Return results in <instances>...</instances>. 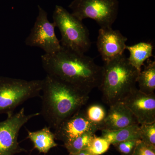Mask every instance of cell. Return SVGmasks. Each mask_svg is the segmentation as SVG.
Instances as JSON below:
<instances>
[{
    "label": "cell",
    "instance_id": "obj_6",
    "mask_svg": "<svg viewBox=\"0 0 155 155\" xmlns=\"http://www.w3.org/2000/svg\"><path fill=\"white\" fill-rule=\"evenodd\" d=\"M78 19H91L101 28L112 27L118 16V0H73L69 5Z\"/></svg>",
    "mask_w": 155,
    "mask_h": 155
},
{
    "label": "cell",
    "instance_id": "obj_8",
    "mask_svg": "<svg viewBox=\"0 0 155 155\" xmlns=\"http://www.w3.org/2000/svg\"><path fill=\"white\" fill-rule=\"evenodd\" d=\"M38 15L29 35L25 40L26 45L38 47L46 54H54L62 48L55 32L56 26L49 21L48 13L40 5L38 6Z\"/></svg>",
    "mask_w": 155,
    "mask_h": 155
},
{
    "label": "cell",
    "instance_id": "obj_14",
    "mask_svg": "<svg viewBox=\"0 0 155 155\" xmlns=\"http://www.w3.org/2000/svg\"><path fill=\"white\" fill-rule=\"evenodd\" d=\"M126 49L130 54L127 58L128 62L139 72L141 71V67L146 61L153 57V46L151 43L140 42L133 45L127 46Z\"/></svg>",
    "mask_w": 155,
    "mask_h": 155
},
{
    "label": "cell",
    "instance_id": "obj_9",
    "mask_svg": "<svg viewBox=\"0 0 155 155\" xmlns=\"http://www.w3.org/2000/svg\"><path fill=\"white\" fill-rule=\"evenodd\" d=\"M139 125L155 122V94H147L137 87L122 101Z\"/></svg>",
    "mask_w": 155,
    "mask_h": 155
},
{
    "label": "cell",
    "instance_id": "obj_3",
    "mask_svg": "<svg viewBox=\"0 0 155 155\" xmlns=\"http://www.w3.org/2000/svg\"><path fill=\"white\" fill-rule=\"evenodd\" d=\"M98 88L109 106L122 101L135 88L139 71L131 66L125 55L105 63Z\"/></svg>",
    "mask_w": 155,
    "mask_h": 155
},
{
    "label": "cell",
    "instance_id": "obj_2",
    "mask_svg": "<svg viewBox=\"0 0 155 155\" xmlns=\"http://www.w3.org/2000/svg\"><path fill=\"white\" fill-rule=\"evenodd\" d=\"M43 80L40 113L49 127L55 129L86 104L89 94L47 74Z\"/></svg>",
    "mask_w": 155,
    "mask_h": 155
},
{
    "label": "cell",
    "instance_id": "obj_13",
    "mask_svg": "<svg viewBox=\"0 0 155 155\" xmlns=\"http://www.w3.org/2000/svg\"><path fill=\"white\" fill-rule=\"evenodd\" d=\"M27 138L33 143L34 148L41 153H47L51 149L58 146L55 142V136L49 127L45 126L41 130L30 131L27 130Z\"/></svg>",
    "mask_w": 155,
    "mask_h": 155
},
{
    "label": "cell",
    "instance_id": "obj_4",
    "mask_svg": "<svg viewBox=\"0 0 155 155\" xmlns=\"http://www.w3.org/2000/svg\"><path fill=\"white\" fill-rule=\"evenodd\" d=\"M53 22L61 32V46L78 54H85L91 43L87 28L67 9L56 5L53 14Z\"/></svg>",
    "mask_w": 155,
    "mask_h": 155
},
{
    "label": "cell",
    "instance_id": "obj_21",
    "mask_svg": "<svg viewBox=\"0 0 155 155\" xmlns=\"http://www.w3.org/2000/svg\"><path fill=\"white\" fill-rule=\"evenodd\" d=\"M140 139L129 140L113 145L121 155H132Z\"/></svg>",
    "mask_w": 155,
    "mask_h": 155
},
{
    "label": "cell",
    "instance_id": "obj_1",
    "mask_svg": "<svg viewBox=\"0 0 155 155\" xmlns=\"http://www.w3.org/2000/svg\"><path fill=\"white\" fill-rule=\"evenodd\" d=\"M42 67L47 75L57 78L87 94L99 87L103 75V67L94 59L61 48L53 54L41 56Z\"/></svg>",
    "mask_w": 155,
    "mask_h": 155
},
{
    "label": "cell",
    "instance_id": "obj_10",
    "mask_svg": "<svg viewBox=\"0 0 155 155\" xmlns=\"http://www.w3.org/2000/svg\"><path fill=\"white\" fill-rule=\"evenodd\" d=\"M127 37L119 30L112 27L100 28L97 46L104 63H107L124 54L126 50Z\"/></svg>",
    "mask_w": 155,
    "mask_h": 155
},
{
    "label": "cell",
    "instance_id": "obj_16",
    "mask_svg": "<svg viewBox=\"0 0 155 155\" xmlns=\"http://www.w3.org/2000/svg\"><path fill=\"white\" fill-rule=\"evenodd\" d=\"M147 62L143 65L144 69L139 74L137 83L140 91L150 94L155 90V61L149 59Z\"/></svg>",
    "mask_w": 155,
    "mask_h": 155
},
{
    "label": "cell",
    "instance_id": "obj_17",
    "mask_svg": "<svg viewBox=\"0 0 155 155\" xmlns=\"http://www.w3.org/2000/svg\"><path fill=\"white\" fill-rule=\"evenodd\" d=\"M84 113L87 119L91 124L96 126L99 130H102L107 114L102 106L98 104L91 105L87 108Z\"/></svg>",
    "mask_w": 155,
    "mask_h": 155
},
{
    "label": "cell",
    "instance_id": "obj_5",
    "mask_svg": "<svg viewBox=\"0 0 155 155\" xmlns=\"http://www.w3.org/2000/svg\"><path fill=\"white\" fill-rule=\"evenodd\" d=\"M43 80H25L0 76V114L8 116L27 100L40 97Z\"/></svg>",
    "mask_w": 155,
    "mask_h": 155
},
{
    "label": "cell",
    "instance_id": "obj_22",
    "mask_svg": "<svg viewBox=\"0 0 155 155\" xmlns=\"http://www.w3.org/2000/svg\"><path fill=\"white\" fill-rule=\"evenodd\" d=\"M132 155H155V146L141 140L137 145Z\"/></svg>",
    "mask_w": 155,
    "mask_h": 155
},
{
    "label": "cell",
    "instance_id": "obj_23",
    "mask_svg": "<svg viewBox=\"0 0 155 155\" xmlns=\"http://www.w3.org/2000/svg\"><path fill=\"white\" fill-rule=\"evenodd\" d=\"M69 155H92L87 149L82 150L75 153L69 154Z\"/></svg>",
    "mask_w": 155,
    "mask_h": 155
},
{
    "label": "cell",
    "instance_id": "obj_19",
    "mask_svg": "<svg viewBox=\"0 0 155 155\" xmlns=\"http://www.w3.org/2000/svg\"><path fill=\"white\" fill-rule=\"evenodd\" d=\"M110 143L102 137L94 136L87 150L93 155H101L109 150Z\"/></svg>",
    "mask_w": 155,
    "mask_h": 155
},
{
    "label": "cell",
    "instance_id": "obj_11",
    "mask_svg": "<svg viewBox=\"0 0 155 155\" xmlns=\"http://www.w3.org/2000/svg\"><path fill=\"white\" fill-rule=\"evenodd\" d=\"M99 130L87 120L84 111L79 110L61 122L54 133L56 140L66 143L84 134H95Z\"/></svg>",
    "mask_w": 155,
    "mask_h": 155
},
{
    "label": "cell",
    "instance_id": "obj_15",
    "mask_svg": "<svg viewBox=\"0 0 155 155\" xmlns=\"http://www.w3.org/2000/svg\"><path fill=\"white\" fill-rule=\"evenodd\" d=\"M101 136L111 144L133 139H140L139 124H135L116 130H101Z\"/></svg>",
    "mask_w": 155,
    "mask_h": 155
},
{
    "label": "cell",
    "instance_id": "obj_7",
    "mask_svg": "<svg viewBox=\"0 0 155 155\" xmlns=\"http://www.w3.org/2000/svg\"><path fill=\"white\" fill-rule=\"evenodd\" d=\"M39 115L40 113L26 115L25 109L22 108L0 122V155H14L26 152V150L21 147L18 142L19 130L29 120Z\"/></svg>",
    "mask_w": 155,
    "mask_h": 155
},
{
    "label": "cell",
    "instance_id": "obj_20",
    "mask_svg": "<svg viewBox=\"0 0 155 155\" xmlns=\"http://www.w3.org/2000/svg\"><path fill=\"white\" fill-rule=\"evenodd\" d=\"M140 125V136L141 141L155 146V122Z\"/></svg>",
    "mask_w": 155,
    "mask_h": 155
},
{
    "label": "cell",
    "instance_id": "obj_18",
    "mask_svg": "<svg viewBox=\"0 0 155 155\" xmlns=\"http://www.w3.org/2000/svg\"><path fill=\"white\" fill-rule=\"evenodd\" d=\"M95 134L86 133L79 136L71 141L64 143L69 154L75 153L82 150L87 149Z\"/></svg>",
    "mask_w": 155,
    "mask_h": 155
},
{
    "label": "cell",
    "instance_id": "obj_12",
    "mask_svg": "<svg viewBox=\"0 0 155 155\" xmlns=\"http://www.w3.org/2000/svg\"><path fill=\"white\" fill-rule=\"evenodd\" d=\"M110 107L102 130H116L139 124L135 116L122 102H118Z\"/></svg>",
    "mask_w": 155,
    "mask_h": 155
}]
</instances>
